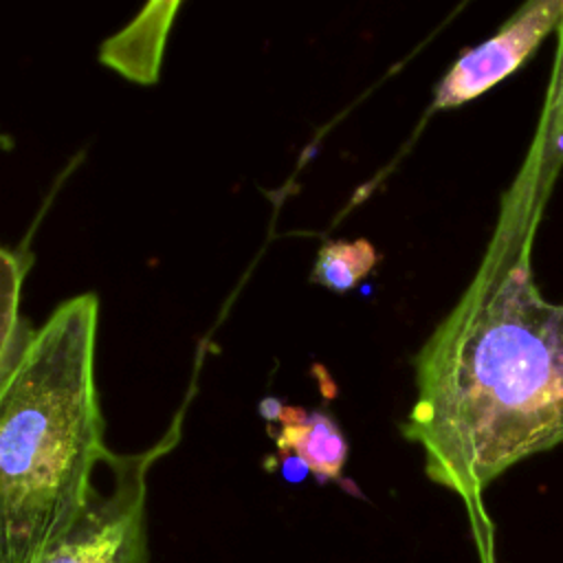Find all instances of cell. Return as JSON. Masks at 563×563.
Instances as JSON below:
<instances>
[{"label": "cell", "instance_id": "cell-1", "mask_svg": "<svg viewBox=\"0 0 563 563\" xmlns=\"http://www.w3.org/2000/svg\"><path fill=\"white\" fill-rule=\"evenodd\" d=\"M539 218L501 202L473 282L413 358L418 396L400 431L427 475L464 497L563 442V303L532 275Z\"/></svg>", "mask_w": 563, "mask_h": 563}, {"label": "cell", "instance_id": "cell-2", "mask_svg": "<svg viewBox=\"0 0 563 563\" xmlns=\"http://www.w3.org/2000/svg\"><path fill=\"white\" fill-rule=\"evenodd\" d=\"M99 299L81 292L33 330L0 391V563H44L106 462L97 389Z\"/></svg>", "mask_w": 563, "mask_h": 563}, {"label": "cell", "instance_id": "cell-3", "mask_svg": "<svg viewBox=\"0 0 563 563\" xmlns=\"http://www.w3.org/2000/svg\"><path fill=\"white\" fill-rule=\"evenodd\" d=\"M178 440V424L147 451L108 453V490H95L73 530L48 552L44 563H150L147 473L156 457Z\"/></svg>", "mask_w": 563, "mask_h": 563}, {"label": "cell", "instance_id": "cell-4", "mask_svg": "<svg viewBox=\"0 0 563 563\" xmlns=\"http://www.w3.org/2000/svg\"><path fill=\"white\" fill-rule=\"evenodd\" d=\"M563 0H532L512 13L506 24L479 46L466 51L435 88L433 110L460 108L515 73L559 26Z\"/></svg>", "mask_w": 563, "mask_h": 563}, {"label": "cell", "instance_id": "cell-5", "mask_svg": "<svg viewBox=\"0 0 563 563\" xmlns=\"http://www.w3.org/2000/svg\"><path fill=\"white\" fill-rule=\"evenodd\" d=\"M178 9V0H158L145 4L123 31L101 44L99 62L130 81L143 86L156 84L167 35Z\"/></svg>", "mask_w": 563, "mask_h": 563}, {"label": "cell", "instance_id": "cell-6", "mask_svg": "<svg viewBox=\"0 0 563 563\" xmlns=\"http://www.w3.org/2000/svg\"><path fill=\"white\" fill-rule=\"evenodd\" d=\"M277 422L275 444L282 455H297L321 484L341 479L347 462V440L328 411L282 405Z\"/></svg>", "mask_w": 563, "mask_h": 563}, {"label": "cell", "instance_id": "cell-7", "mask_svg": "<svg viewBox=\"0 0 563 563\" xmlns=\"http://www.w3.org/2000/svg\"><path fill=\"white\" fill-rule=\"evenodd\" d=\"M561 165H563V15L559 22L554 73H552L550 90L545 95L537 136L510 189L519 196L532 198L537 205L543 207Z\"/></svg>", "mask_w": 563, "mask_h": 563}, {"label": "cell", "instance_id": "cell-8", "mask_svg": "<svg viewBox=\"0 0 563 563\" xmlns=\"http://www.w3.org/2000/svg\"><path fill=\"white\" fill-rule=\"evenodd\" d=\"M26 273L29 257L0 244V391L35 330L20 312Z\"/></svg>", "mask_w": 563, "mask_h": 563}, {"label": "cell", "instance_id": "cell-9", "mask_svg": "<svg viewBox=\"0 0 563 563\" xmlns=\"http://www.w3.org/2000/svg\"><path fill=\"white\" fill-rule=\"evenodd\" d=\"M378 264V253L369 240H330L314 260L310 282L334 292L352 290Z\"/></svg>", "mask_w": 563, "mask_h": 563}, {"label": "cell", "instance_id": "cell-10", "mask_svg": "<svg viewBox=\"0 0 563 563\" xmlns=\"http://www.w3.org/2000/svg\"><path fill=\"white\" fill-rule=\"evenodd\" d=\"M282 473H284V477L290 479V482H301L310 471H308V466H306L297 455L286 453V455H284V464H282Z\"/></svg>", "mask_w": 563, "mask_h": 563}]
</instances>
